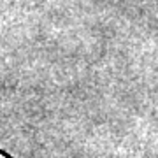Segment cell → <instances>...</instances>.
Returning <instances> with one entry per match:
<instances>
[{"mask_svg": "<svg viewBox=\"0 0 158 158\" xmlns=\"http://www.w3.org/2000/svg\"><path fill=\"white\" fill-rule=\"evenodd\" d=\"M0 158H7V156H6V155H2V153H0Z\"/></svg>", "mask_w": 158, "mask_h": 158, "instance_id": "1", "label": "cell"}]
</instances>
